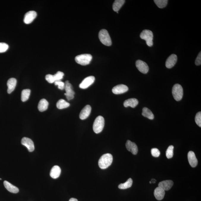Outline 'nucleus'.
Here are the masks:
<instances>
[{
	"instance_id": "6e6552de",
	"label": "nucleus",
	"mask_w": 201,
	"mask_h": 201,
	"mask_svg": "<svg viewBox=\"0 0 201 201\" xmlns=\"http://www.w3.org/2000/svg\"><path fill=\"white\" fill-rule=\"evenodd\" d=\"M37 16V14L36 11H29L25 15L23 22L26 24H30L36 18Z\"/></svg>"
},
{
	"instance_id": "c9c22d12",
	"label": "nucleus",
	"mask_w": 201,
	"mask_h": 201,
	"mask_svg": "<svg viewBox=\"0 0 201 201\" xmlns=\"http://www.w3.org/2000/svg\"><path fill=\"white\" fill-rule=\"evenodd\" d=\"M55 86H58V88L63 90L64 89V86H65V83L64 82L61 81V80L56 81L54 83Z\"/></svg>"
},
{
	"instance_id": "473e14b6",
	"label": "nucleus",
	"mask_w": 201,
	"mask_h": 201,
	"mask_svg": "<svg viewBox=\"0 0 201 201\" xmlns=\"http://www.w3.org/2000/svg\"><path fill=\"white\" fill-rule=\"evenodd\" d=\"M195 122L199 126L201 127V113L199 112L196 114L195 118Z\"/></svg>"
},
{
	"instance_id": "20e7f679",
	"label": "nucleus",
	"mask_w": 201,
	"mask_h": 201,
	"mask_svg": "<svg viewBox=\"0 0 201 201\" xmlns=\"http://www.w3.org/2000/svg\"><path fill=\"white\" fill-rule=\"evenodd\" d=\"M92 58V55L90 54H82L76 56L75 60L77 64L85 66L90 64Z\"/></svg>"
},
{
	"instance_id": "c756f323",
	"label": "nucleus",
	"mask_w": 201,
	"mask_h": 201,
	"mask_svg": "<svg viewBox=\"0 0 201 201\" xmlns=\"http://www.w3.org/2000/svg\"><path fill=\"white\" fill-rule=\"evenodd\" d=\"M174 147L172 145H171L168 147L166 152V155L168 159H170L173 156V150H174Z\"/></svg>"
},
{
	"instance_id": "2eb2a0df",
	"label": "nucleus",
	"mask_w": 201,
	"mask_h": 201,
	"mask_svg": "<svg viewBox=\"0 0 201 201\" xmlns=\"http://www.w3.org/2000/svg\"><path fill=\"white\" fill-rule=\"evenodd\" d=\"M188 159L191 166L195 167L197 166L198 161L194 152L192 151L189 152L188 154Z\"/></svg>"
},
{
	"instance_id": "f3484780",
	"label": "nucleus",
	"mask_w": 201,
	"mask_h": 201,
	"mask_svg": "<svg viewBox=\"0 0 201 201\" xmlns=\"http://www.w3.org/2000/svg\"><path fill=\"white\" fill-rule=\"evenodd\" d=\"M174 183L171 180H165L161 182L158 184V187L161 188L165 191L170 190L172 187Z\"/></svg>"
},
{
	"instance_id": "9b49d317",
	"label": "nucleus",
	"mask_w": 201,
	"mask_h": 201,
	"mask_svg": "<svg viewBox=\"0 0 201 201\" xmlns=\"http://www.w3.org/2000/svg\"><path fill=\"white\" fill-rule=\"evenodd\" d=\"M21 144L27 148L29 152H32L34 151L35 147L33 141L29 138L24 137L22 139Z\"/></svg>"
},
{
	"instance_id": "5701e85b",
	"label": "nucleus",
	"mask_w": 201,
	"mask_h": 201,
	"mask_svg": "<svg viewBox=\"0 0 201 201\" xmlns=\"http://www.w3.org/2000/svg\"><path fill=\"white\" fill-rule=\"evenodd\" d=\"M48 102L45 99H41L38 105V109L40 112H43V111L46 110L48 109Z\"/></svg>"
},
{
	"instance_id": "1a4fd4ad",
	"label": "nucleus",
	"mask_w": 201,
	"mask_h": 201,
	"mask_svg": "<svg viewBox=\"0 0 201 201\" xmlns=\"http://www.w3.org/2000/svg\"><path fill=\"white\" fill-rule=\"evenodd\" d=\"M136 65L139 71L144 74H146L149 71V68L148 64L141 60L136 61Z\"/></svg>"
},
{
	"instance_id": "412c9836",
	"label": "nucleus",
	"mask_w": 201,
	"mask_h": 201,
	"mask_svg": "<svg viewBox=\"0 0 201 201\" xmlns=\"http://www.w3.org/2000/svg\"><path fill=\"white\" fill-rule=\"evenodd\" d=\"M138 103V101L136 98H130V99L126 100L123 103V105L125 107H130L132 108H134L137 106Z\"/></svg>"
},
{
	"instance_id": "4468645a",
	"label": "nucleus",
	"mask_w": 201,
	"mask_h": 201,
	"mask_svg": "<svg viewBox=\"0 0 201 201\" xmlns=\"http://www.w3.org/2000/svg\"><path fill=\"white\" fill-rule=\"evenodd\" d=\"M177 60V57L176 55L172 54L170 55L167 58L166 61V67L168 69L172 68L175 65Z\"/></svg>"
},
{
	"instance_id": "aec40b11",
	"label": "nucleus",
	"mask_w": 201,
	"mask_h": 201,
	"mask_svg": "<svg viewBox=\"0 0 201 201\" xmlns=\"http://www.w3.org/2000/svg\"><path fill=\"white\" fill-rule=\"evenodd\" d=\"M61 172V170L59 166L57 165L54 166L51 170L50 175L52 178L56 179L60 176Z\"/></svg>"
},
{
	"instance_id": "72a5a7b5",
	"label": "nucleus",
	"mask_w": 201,
	"mask_h": 201,
	"mask_svg": "<svg viewBox=\"0 0 201 201\" xmlns=\"http://www.w3.org/2000/svg\"><path fill=\"white\" fill-rule=\"evenodd\" d=\"M45 80L48 81V83H52L55 82V77L54 75L48 74L45 76Z\"/></svg>"
},
{
	"instance_id": "c85d7f7f",
	"label": "nucleus",
	"mask_w": 201,
	"mask_h": 201,
	"mask_svg": "<svg viewBox=\"0 0 201 201\" xmlns=\"http://www.w3.org/2000/svg\"><path fill=\"white\" fill-rule=\"evenodd\" d=\"M154 2L158 8H163L166 7L168 1L167 0H155Z\"/></svg>"
},
{
	"instance_id": "7c9ffc66",
	"label": "nucleus",
	"mask_w": 201,
	"mask_h": 201,
	"mask_svg": "<svg viewBox=\"0 0 201 201\" xmlns=\"http://www.w3.org/2000/svg\"><path fill=\"white\" fill-rule=\"evenodd\" d=\"M64 75V73L61 71H58L54 75L55 77V82L61 80Z\"/></svg>"
},
{
	"instance_id": "f257e3e1",
	"label": "nucleus",
	"mask_w": 201,
	"mask_h": 201,
	"mask_svg": "<svg viewBox=\"0 0 201 201\" xmlns=\"http://www.w3.org/2000/svg\"><path fill=\"white\" fill-rule=\"evenodd\" d=\"M113 157L110 153L105 154L102 155L98 161V165L102 169H105L108 168L112 163Z\"/></svg>"
},
{
	"instance_id": "ea45409f",
	"label": "nucleus",
	"mask_w": 201,
	"mask_h": 201,
	"mask_svg": "<svg viewBox=\"0 0 201 201\" xmlns=\"http://www.w3.org/2000/svg\"><path fill=\"white\" fill-rule=\"evenodd\" d=\"M149 183H150V184H151L152 183L151 182V181L149 182Z\"/></svg>"
},
{
	"instance_id": "f8f14e48",
	"label": "nucleus",
	"mask_w": 201,
	"mask_h": 201,
	"mask_svg": "<svg viewBox=\"0 0 201 201\" xmlns=\"http://www.w3.org/2000/svg\"><path fill=\"white\" fill-rule=\"evenodd\" d=\"M128 90V87L126 86L120 84L114 86L112 89V92L115 94H120L127 92Z\"/></svg>"
},
{
	"instance_id": "bb28decb",
	"label": "nucleus",
	"mask_w": 201,
	"mask_h": 201,
	"mask_svg": "<svg viewBox=\"0 0 201 201\" xmlns=\"http://www.w3.org/2000/svg\"><path fill=\"white\" fill-rule=\"evenodd\" d=\"M133 184V180L131 178H129L125 183L120 184L118 186V188L120 189H126L129 188Z\"/></svg>"
},
{
	"instance_id": "a19ab883",
	"label": "nucleus",
	"mask_w": 201,
	"mask_h": 201,
	"mask_svg": "<svg viewBox=\"0 0 201 201\" xmlns=\"http://www.w3.org/2000/svg\"><path fill=\"white\" fill-rule=\"evenodd\" d=\"M0 180H2V179L0 178Z\"/></svg>"
},
{
	"instance_id": "f704fd0d",
	"label": "nucleus",
	"mask_w": 201,
	"mask_h": 201,
	"mask_svg": "<svg viewBox=\"0 0 201 201\" xmlns=\"http://www.w3.org/2000/svg\"><path fill=\"white\" fill-rule=\"evenodd\" d=\"M151 152L152 156L154 157H158L160 155V152L159 150L156 148H154L152 149Z\"/></svg>"
},
{
	"instance_id": "393cba45",
	"label": "nucleus",
	"mask_w": 201,
	"mask_h": 201,
	"mask_svg": "<svg viewBox=\"0 0 201 201\" xmlns=\"http://www.w3.org/2000/svg\"><path fill=\"white\" fill-rule=\"evenodd\" d=\"M142 115L143 116L146 117L150 120H153L154 118L153 113L148 108L144 107L142 110Z\"/></svg>"
},
{
	"instance_id": "39448f33",
	"label": "nucleus",
	"mask_w": 201,
	"mask_h": 201,
	"mask_svg": "<svg viewBox=\"0 0 201 201\" xmlns=\"http://www.w3.org/2000/svg\"><path fill=\"white\" fill-rule=\"evenodd\" d=\"M153 34L151 31L145 30L143 31L140 34L141 39L146 41L147 45L151 47L153 45Z\"/></svg>"
},
{
	"instance_id": "dca6fc26",
	"label": "nucleus",
	"mask_w": 201,
	"mask_h": 201,
	"mask_svg": "<svg viewBox=\"0 0 201 201\" xmlns=\"http://www.w3.org/2000/svg\"><path fill=\"white\" fill-rule=\"evenodd\" d=\"M91 111V107L90 105H86L82 110L80 114V119L85 120L89 116Z\"/></svg>"
},
{
	"instance_id": "0eeeda50",
	"label": "nucleus",
	"mask_w": 201,
	"mask_h": 201,
	"mask_svg": "<svg viewBox=\"0 0 201 201\" xmlns=\"http://www.w3.org/2000/svg\"><path fill=\"white\" fill-rule=\"evenodd\" d=\"M64 86V89L66 91V93L64 94L67 99L68 100L73 99L74 97L75 92L73 90V87L72 85L69 83L68 80L66 81Z\"/></svg>"
},
{
	"instance_id": "9d476101",
	"label": "nucleus",
	"mask_w": 201,
	"mask_h": 201,
	"mask_svg": "<svg viewBox=\"0 0 201 201\" xmlns=\"http://www.w3.org/2000/svg\"><path fill=\"white\" fill-rule=\"evenodd\" d=\"M95 80V77L94 76H89L86 77L80 83V87L81 89H86L93 84Z\"/></svg>"
},
{
	"instance_id": "e433bc0d",
	"label": "nucleus",
	"mask_w": 201,
	"mask_h": 201,
	"mask_svg": "<svg viewBox=\"0 0 201 201\" xmlns=\"http://www.w3.org/2000/svg\"><path fill=\"white\" fill-rule=\"evenodd\" d=\"M201 52L199 53L198 56L197 57L196 61H195V64L197 66L201 65Z\"/></svg>"
},
{
	"instance_id": "b1692460",
	"label": "nucleus",
	"mask_w": 201,
	"mask_h": 201,
	"mask_svg": "<svg viewBox=\"0 0 201 201\" xmlns=\"http://www.w3.org/2000/svg\"><path fill=\"white\" fill-rule=\"evenodd\" d=\"M125 1L124 0H116L113 6V8L114 11L118 13L119 10L121 8Z\"/></svg>"
},
{
	"instance_id": "a878e982",
	"label": "nucleus",
	"mask_w": 201,
	"mask_h": 201,
	"mask_svg": "<svg viewBox=\"0 0 201 201\" xmlns=\"http://www.w3.org/2000/svg\"><path fill=\"white\" fill-rule=\"evenodd\" d=\"M69 106V103L63 99H60L56 104L57 107L59 109H64L68 107Z\"/></svg>"
},
{
	"instance_id": "4be33fe9",
	"label": "nucleus",
	"mask_w": 201,
	"mask_h": 201,
	"mask_svg": "<svg viewBox=\"0 0 201 201\" xmlns=\"http://www.w3.org/2000/svg\"><path fill=\"white\" fill-rule=\"evenodd\" d=\"M4 186L5 188L11 193H17L19 191V189L12 184L9 182L5 181L4 182Z\"/></svg>"
},
{
	"instance_id": "6ab92c4d",
	"label": "nucleus",
	"mask_w": 201,
	"mask_h": 201,
	"mask_svg": "<svg viewBox=\"0 0 201 201\" xmlns=\"http://www.w3.org/2000/svg\"><path fill=\"white\" fill-rule=\"evenodd\" d=\"M17 80L14 78H11L9 79L7 82V86L8 89L7 91L8 94H11L15 89L17 85Z\"/></svg>"
},
{
	"instance_id": "423d86ee",
	"label": "nucleus",
	"mask_w": 201,
	"mask_h": 201,
	"mask_svg": "<svg viewBox=\"0 0 201 201\" xmlns=\"http://www.w3.org/2000/svg\"><path fill=\"white\" fill-rule=\"evenodd\" d=\"M172 94L176 101L181 100L183 95V88L181 85L179 84L175 85L172 88Z\"/></svg>"
},
{
	"instance_id": "7ed1b4c3",
	"label": "nucleus",
	"mask_w": 201,
	"mask_h": 201,
	"mask_svg": "<svg viewBox=\"0 0 201 201\" xmlns=\"http://www.w3.org/2000/svg\"><path fill=\"white\" fill-rule=\"evenodd\" d=\"M99 38L100 42L106 46H110L112 42L109 33L105 29H102L99 33Z\"/></svg>"
},
{
	"instance_id": "4c0bfd02",
	"label": "nucleus",
	"mask_w": 201,
	"mask_h": 201,
	"mask_svg": "<svg viewBox=\"0 0 201 201\" xmlns=\"http://www.w3.org/2000/svg\"><path fill=\"white\" fill-rule=\"evenodd\" d=\"M69 201H78V200H77V199H75V198H72L69 200Z\"/></svg>"
},
{
	"instance_id": "ddd939ff",
	"label": "nucleus",
	"mask_w": 201,
	"mask_h": 201,
	"mask_svg": "<svg viewBox=\"0 0 201 201\" xmlns=\"http://www.w3.org/2000/svg\"><path fill=\"white\" fill-rule=\"evenodd\" d=\"M126 148L127 150L131 152L133 155L137 154L138 152V148L135 143L129 140H127L126 144Z\"/></svg>"
},
{
	"instance_id": "cd10ccee",
	"label": "nucleus",
	"mask_w": 201,
	"mask_h": 201,
	"mask_svg": "<svg viewBox=\"0 0 201 201\" xmlns=\"http://www.w3.org/2000/svg\"><path fill=\"white\" fill-rule=\"evenodd\" d=\"M31 93V90L29 89H23L21 93V100L25 102L29 99Z\"/></svg>"
},
{
	"instance_id": "a211bd4d",
	"label": "nucleus",
	"mask_w": 201,
	"mask_h": 201,
	"mask_svg": "<svg viewBox=\"0 0 201 201\" xmlns=\"http://www.w3.org/2000/svg\"><path fill=\"white\" fill-rule=\"evenodd\" d=\"M165 191L161 188L158 187L155 189L154 195L155 197L158 200H162L164 197Z\"/></svg>"
},
{
	"instance_id": "58836bf2",
	"label": "nucleus",
	"mask_w": 201,
	"mask_h": 201,
	"mask_svg": "<svg viewBox=\"0 0 201 201\" xmlns=\"http://www.w3.org/2000/svg\"><path fill=\"white\" fill-rule=\"evenodd\" d=\"M151 182L152 183H155L156 182V180L155 179H152L151 180Z\"/></svg>"
},
{
	"instance_id": "2f4dec72",
	"label": "nucleus",
	"mask_w": 201,
	"mask_h": 201,
	"mask_svg": "<svg viewBox=\"0 0 201 201\" xmlns=\"http://www.w3.org/2000/svg\"><path fill=\"white\" fill-rule=\"evenodd\" d=\"M8 48V45L7 44L4 42H0V53L6 52Z\"/></svg>"
},
{
	"instance_id": "f03ea898",
	"label": "nucleus",
	"mask_w": 201,
	"mask_h": 201,
	"mask_svg": "<svg viewBox=\"0 0 201 201\" xmlns=\"http://www.w3.org/2000/svg\"><path fill=\"white\" fill-rule=\"evenodd\" d=\"M105 120L103 117L98 116L94 122L93 129L94 132L98 134L102 131L105 126Z\"/></svg>"
}]
</instances>
